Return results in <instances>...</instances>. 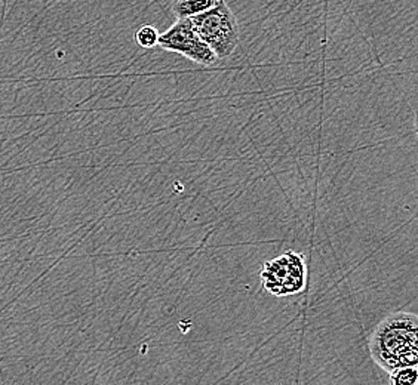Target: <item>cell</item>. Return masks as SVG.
I'll return each instance as SVG.
<instances>
[{
    "label": "cell",
    "mask_w": 418,
    "mask_h": 385,
    "mask_svg": "<svg viewBox=\"0 0 418 385\" xmlns=\"http://www.w3.org/2000/svg\"><path fill=\"white\" fill-rule=\"evenodd\" d=\"M216 4L219 0H174L172 13L177 16V20L192 18V16L212 9Z\"/></svg>",
    "instance_id": "obj_5"
},
{
    "label": "cell",
    "mask_w": 418,
    "mask_h": 385,
    "mask_svg": "<svg viewBox=\"0 0 418 385\" xmlns=\"http://www.w3.org/2000/svg\"><path fill=\"white\" fill-rule=\"evenodd\" d=\"M159 35H160V33L158 31L156 27H153V26H141L136 33V42L144 49H152V48L158 46Z\"/></svg>",
    "instance_id": "obj_7"
},
{
    "label": "cell",
    "mask_w": 418,
    "mask_h": 385,
    "mask_svg": "<svg viewBox=\"0 0 418 385\" xmlns=\"http://www.w3.org/2000/svg\"><path fill=\"white\" fill-rule=\"evenodd\" d=\"M190 24L219 60L229 58L239 45V23L224 0L212 9L192 16Z\"/></svg>",
    "instance_id": "obj_2"
},
{
    "label": "cell",
    "mask_w": 418,
    "mask_h": 385,
    "mask_svg": "<svg viewBox=\"0 0 418 385\" xmlns=\"http://www.w3.org/2000/svg\"><path fill=\"white\" fill-rule=\"evenodd\" d=\"M370 351L384 371L417 366L418 319L412 313H395L386 317L373 332Z\"/></svg>",
    "instance_id": "obj_1"
},
{
    "label": "cell",
    "mask_w": 418,
    "mask_h": 385,
    "mask_svg": "<svg viewBox=\"0 0 418 385\" xmlns=\"http://www.w3.org/2000/svg\"><path fill=\"white\" fill-rule=\"evenodd\" d=\"M261 286L275 296H290L303 292L307 283L304 257L288 250L283 255L265 262L261 270Z\"/></svg>",
    "instance_id": "obj_3"
},
{
    "label": "cell",
    "mask_w": 418,
    "mask_h": 385,
    "mask_svg": "<svg viewBox=\"0 0 418 385\" xmlns=\"http://www.w3.org/2000/svg\"><path fill=\"white\" fill-rule=\"evenodd\" d=\"M418 372L415 366L399 367L390 372V385H417Z\"/></svg>",
    "instance_id": "obj_6"
},
{
    "label": "cell",
    "mask_w": 418,
    "mask_h": 385,
    "mask_svg": "<svg viewBox=\"0 0 418 385\" xmlns=\"http://www.w3.org/2000/svg\"><path fill=\"white\" fill-rule=\"evenodd\" d=\"M158 45L165 51L180 54L200 65H212L219 60L209 46L197 36L189 18L177 20L168 30L159 35Z\"/></svg>",
    "instance_id": "obj_4"
}]
</instances>
